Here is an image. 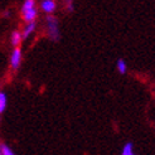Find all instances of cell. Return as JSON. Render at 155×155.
Returning <instances> with one entry per match:
<instances>
[{"label": "cell", "instance_id": "obj_12", "mask_svg": "<svg viewBox=\"0 0 155 155\" xmlns=\"http://www.w3.org/2000/svg\"><path fill=\"white\" fill-rule=\"evenodd\" d=\"M62 2L64 3L66 9H67L68 13H72L74 10V2H73V0H62Z\"/></svg>", "mask_w": 155, "mask_h": 155}, {"label": "cell", "instance_id": "obj_3", "mask_svg": "<svg viewBox=\"0 0 155 155\" xmlns=\"http://www.w3.org/2000/svg\"><path fill=\"white\" fill-rule=\"evenodd\" d=\"M41 9L45 14H53L57 9V2L56 0H42L41 2Z\"/></svg>", "mask_w": 155, "mask_h": 155}, {"label": "cell", "instance_id": "obj_8", "mask_svg": "<svg viewBox=\"0 0 155 155\" xmlns=\"http://www.w3.org/2000/svg\"><path fill=\"white\" fill-rule=\"evenodd\" d=\"M116 69H117V72L120 74H125L127 72V63L122 58L117 59V62H116Z\"/></svg>", "mask_w": 155, "mask_h": 155}, {"label": "cell", "instance_id": "obj_5", "mask_svg": "<svg viewBox=\"0 0 155 155\" xmlns=\"http://www.w3.org/2000/svg\"><path fill=\"white\" fill-rule=\"evenodd\" d=\"M38 17V9H37V6L33 8V9H29L27 12H23L21 13V18L23 20H24L25 23H29V21H34Z\"/></svg>", "mask_w": 155, "mask_h": 155}, {"label": "cell", "instance_id": "obj_9", "mask_svg": "<svg viewBox=\"0 0 155 155\" xmlns=\"http://www.w3.org/2000/svg\"><path fill=\"white\" fill-rule=\"evenodd\" d=\"M6 105H8L6 95H5V92H3L2 90H0V115H2V114L5 111Z\"/></svg>", "mask_w": 155, "mask_h": 155}, {"label": "cell", "instance_id": "obj_4", "mask_svg": "<svg viewBox=\"0 0 155 155\" xmlns=\"http://www.w3.org/2000/svg\"><path fill=\"white\" fill-rule=\"evenodd\" d=\"M35 29H37V21H29L25 24V27L23 28L21 30V37H23V39H28V38L32 35L34 32H35Z\"/></svg>", "mask_w": 155, "mask_h": 155}, {"label": "cell", "instance_id": "obj_1", "mask_svg": "<svg viewBox=\"0 0 155 155\" xmlns=\"http://www.w3.org/2000/svg\"><path fill=\"white\" fill-rule=\"evenodd\" d=\"M45 29H47V35L49 37L51 41L58 42L61 39L59 23H58V19L53 14H47V18H45Z\"/></svg>", "mask_w": 155, "mask_h": 155}, {"label": "cell", "instance_id": "obj_10", "mask_svg": "<svg viewBox=\"0 0 155 155\" xmlns=\"http://www.w3.org/2000/svg\"><path fill=\"white\" fill-rule=\"evenodd\" d=\"M33 8H35V0H24V3L21 5V13L33 9Z\"/></svg>", "mask_w": 155, "mask_h": 155}, {"label": "cell", "instance_id": "obj_6", "mask_svg": "<svg viewBox=\"0 0 155 155\" xmlns=\"http://www.w3.org/2000/svg\"><path fill=\"white\" fill-rule=\"evenodd\" d=\"M23 41V37H21V33L19 30H14L12 33V37H10V42H12V45L13 47H19V44L21 43Z\"/></svg>", "mask_w": 155, "mask_h": 155}, {"label": "cell", "instance_id": "obj_13", "mask_svg": "<svg viewBox=\"0 0 155 155\" xmlns=\"http://www.w3.org/2000/svg\"><path fill=\"white\" fill-rule=\"evenodd\" d=\"M0 155H2V149H0Z\"/></svg>", "mask_w": 155, "mask_h": 155}, {"label": "cell", "instance_id": "obj_7", "mask_svg": "<svg viewBox=\"0 0 155 155\" xmlns=\"http://www.w3.org/2000/svg\"><path fill=\"white\" fill-rule=\"evenodd\" d=\"M121 154L122 155H134L135 154V149H134V144L133 143H125L122 146V149H121Z\"/></svg>", "mask_w": 155, "mask_h": 155}, {"label": "cell", "instance_id": "obj_2", "mask_svg": "<svg viewBox=\"0 0 155 155\" xmlns=\"http://www.w3.org/2000/svg\"><path fill=\"white\" fill-rule=\"evenodd\" d=\"M21 58H23L21 49L19 47H14V49L10 54V67L13 69H18L21 63Z\"/></svg>", "mask_w": 155, "mask_h": 155}, {"label": "cell", "instance_id": "obj_11", "mask_svg": "<svg viewBox=\"0 0 155 155\" xmlns=\"http://www.w3.org/2000/svg\"><path fill=\"white\" fill-rule=\"evenodd\" d=\"M0 149H2V155H14L13 149L6 144H0Z\"/></svg>", "mask_w": 155, "mask_h": 155}]
</instances>
